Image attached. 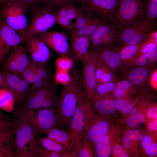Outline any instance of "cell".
I'll use <instances>...</instances> for the list:
<instances>
[{"label":"cell","mask_w":157,"mask_h":157,"mask_svg":"<svg viewBox=\"0 0 157 157\" xmlns=\"http://www.w3.org/2000/svg\"><path fill=\"white\" fill-rule=\"evenodd\" d=\"M80 78L78 72L73 70L70 81L65 85L58 98L57 113L62 128L68 127L79 101L86 94Z\"/></svg>","instance_id":"1"},{"label":"cell","mask_w":157,"mask_h":157,"mask_svg":"<svg viewBox=\"0 0 157 157\" xmlns=\"http://www.w3.org/2000/svg\"><path fill=\"white\" fill-rule=\"evenodd\" d=\"M14 116V157H38V143L35 138L38 134L36 129L26 119Z\"/></svg>","instance_id":"2"},{"label":"cell","mask_w":157,"mask_h":157,"mask_svg":"<svg viewBox=\"0 0 157 157\" xmlns=\"http://www.w3.org/2000/svg\"><path fill=\"white\" fill-rule=\"evenodd\" d=\"M82 107L84 138L94 146L107 133L111 126L110 124L105 116L95 111L87 98L84 101Z\"/></svg>","instance_id":"3"},{"label":"cell","mask_w":157,"mask_h":157,"mask_svg":"<svg viewBox=\"0 0 157 157\" xmlns=\"http://www.w3.org/2000/svg\"><path fill=\"white\" fill-rule=\"evenodd\" d=\"M56 84L37 89L31 86L19 109L30 110L40 108L57 110L58 97Z\"/></svg>","instance_id":"4"},{"label":"cell","mask_w":157,"mask_h":157,"mask_svg":"<svg viewBox=\"0 0 157 157\" xmlns=\"http://www.w3.org/2000/svg\"><path fill=\"white\" fill-rule=\"evenodd\" d=\"M14 115L22 117L28 121L38 133H45L53 128H62L57 111L40 108L36 110L18 109Z\"/></svg>","instance_id":"5"},{"label":"cell","mask_w":157,"mask_h":157,"mask_svg":"<svg viewBox=\"0 0 157 157\" xmlns=\"http://www.w3.org/2000/svg\"><path fill=\"white\" fill-rule=\"evenodd\" d=\"M119 3L111 21L118 29L143 20L145 9L143 0H120Z\"/></svg>","instance_id":"6"},{"label":"cell","mask_w":157,"mask_h":157,"mask_svg":"<svg viewBox=\"0 0 157 157\" xmlns=\"http://www.w3.org/2000/svg\"><path fill=\"white\" fill-rule=\"evenodd\" d=\"M154 25H150L143 20L133 25L118 29L115 43L118 48L126 45L141 43L147 39L149 33L155 30Z\"/></svg>","instance_id":"7"},{"label":"cell","mask_w":157,"mask_h":157,"mask_svg":"<svg viewBox=\"0 0 157 157\" xmlns=\"http://www.w3.org/2000/svg\"><path fill=\"white\" fill-rule=\"evenodd\" d=\"M55 13L49 6L34 7L32 12V19L27 26L24 39L48 31L49 28L56 24Z\"/></svg>","instance_id":"8"},{"label":"cell","mask_w":157,"mask_h":157,"mask_svg":"<svg viewBox=\"0 0 157 157\" xmlns=\"http://www.w3.org/2000/svg\"><path fill=\"white\" fill-rule=\"evenodd\" d=\"M82 10L90 16L96 15L103 21L111 22L120 0H82Z\"/></svg>","instance_id":"9"},{"label":"cell","mask_w":157,"mask_h":157,"mask_svg":"<svg viewBox=\"0 0 157 157\" xmlns=\"http://www.w3.org/2000/svg\"><path fill=\"white\" fill-rule=\"evenodd\" d=\"M24 43L11 49L4 62L2 69L22 77L30 60L29 51Z\"/></svg>","instance_id":"10"},{"label":"cell","mask_w":157,"mask_h":157,"mask_svg":"<svg viewBox=\"0 0 157 157\" xmlns=\"http://www.w3.org/2000/svg\"><path fill=\"white\" fill-rule=\"evenodd\" d=\"M98 58L93 51H88L81 59L83 85L88 99L95 91L97 85L96 68Z\"/></svg>","instance_id":"11"},{"label":"cell","mask_w":157,"mask_h":157,"mask_svg":"<svg viewBox=\"0 0 157 157\" xmlns=\"http://www.w3.org/2000/svg\"><path fill=\"white\" fill-rule=\"evenodd\" d=\"M25 39L0 18V66L6 54L13 47L24 42Z\"/></svg>","instance_id":"12"},{"label":"cell","mask_w":157,"mask_h":157,"mask_svg":"<svg viewBox=\"0 0 157 157\" xmlns=\"http://www.w3.org/2000/svg\"><path fill=\"white\" fill-rule=\"evenodd\" d=\"M39 38L47 47L60 56L69 57L70 50L67 36L62 32L47 31Z\"/></svg>","instance_id":"13"},{"label":"cell","mask_w":157,"mask_h":157,"mask_svg":"<svg viewBox=\"0 0 157 157\" xmlns=\"http://www.w3.org/2000/svg\"><path fill=\"white\" fill-rule=\"evenodd\" d=\"M87 98L86 96H84L80 99L68 127L69 138L76 151L81 141L84 138L82 105L84 101Z\"/></svg>","instance_id":"14"},{"label":"cell","mask_w":157,"mask_h":157,"mask_svg":"<svg viewBox=\"0 0 157 157\" xmlns=\"http://www.w3.org/2000/svg\"><path fill=\"white\" fill-rule=\"evenodd\" d=\"M28 47L31 61L46 62L52 54L48 47L36 35L26 38L24 42Z\"/></svg>","instance_id":"15"},{"label":"cell","mask_w":157,"mask_h":157,"mask_svg":"<svg viewBox=\"0 0 157 157\" xmlns=\"http://www.w3.org/2000/svg\"><path fill=\"white\" fill-rule=\"evenodd\" d=\"M120 133L118 127L110 126L107 133L94 146L96 157H108L111 154L113 147L116 144Z\"/></svg>","instance_id":"16"},{"label":"cell","mask_w":157,"mask_h":157,"mask_svg":"<svg viewBox=\"0 0 157 157\" xmlns=\"http://www.w3.org/2000/svg\"><path fill=\"white\" fill-rule=\"evenodd\" d=\"M118 48L111 47L94 48L92 50L97 55L99 59L112 71L122 68Z\"/></svg>","instance_id":"17"},{"label":"cell","mask_w":157,"mask_h":157,"mask_svg":"<svg viewBox=\"0 0 157 157\" xmlns=\"http://www.w3.org/2000/svg\"><path fill=\"white\" fill-rule=\"evenodd\" d=\"M81 8L75 6L70 5L63 6L59 9L55 13L56 24H59L62 27L71 30L73 28L74 20L76 21Z\"/></svg>","instance_id":"18"},{"label":"cell","mask_w":157,"mask_h":157,"mask_svg":"<svg viewBox=\"0 0 157 157\" xmlns=\"http://www.w3.org/2000/svg\"><path fill=\"white\" fill-rule=\"evenodd\" d=\"M88 100L93 108L105 116L113 114L116 110L111 99L102 96L95 91L91 94Z\"/></svg>","instance_id":"19"},{"label":"cell","mask_w":157,"mask_h":157,"mask_svg":"<svg viewBox=\"0 0 157 157\" xmlns=\"http://www.w3.org/2000/svg\"><path fill=\"white\" fill-rule=\"evenodd\" d=\"M70 41L72 49V58L76 61L81 60L88 51L91 43L90 37L85 35L72 34Z\"/></svg>","instance_id":"20"},{"label":"cell","mask_w":157,"mask_h":157,"mask_svg":"<svg viewBox=\"0 0 157 157\" xmlns=\"http://www.w3.org/2000/svg\"><path fill=\"white\" fill-rule=\"evenodd\" d=\"M0 15L9 26L20 35L15 13V0H11L6 3L0 9Z\"/></svg>","instance_id":"21"},{"label":"cell","mask_w":157,"mask_h":157,"mask_svg":"<svg viewBox=\"0 0 157 157\" xmlns=\"http://www.w3.org/2000/svg\"><path fill=\"white\" fill-rule=\"evenodd\" d=\"M147 66L132 69L128 73L126 80L135 87L144 84L152 72L150 68Z\"/></svg>","instance_id":"22"},{"label":"cell","mask_w":157,"mask_h":157,"mask_svg":"<svg viewBox=\"0 0 157 157\" xmlns=\"http://www.w3.org/2000/svg\"><path fill=\"white\" fill-rule=\"evenodd\" d=\"M44 134L46 135V137L65 146L67 149H74L69 138L68 129L53 128Z\"/></svg>","instance_id":"23"},{"label":"cell","mask_w":157,"mask_h":157,"mask_svg":"<svg viewBox=\"0 0 157 157\" xmlns=\"http://www.w3.org/2000/svg\"><path fill=\"white\" fill-rule=\"evenodd\" d=\"M146 40L138 44L126 45L119 48V55L122 68L126 67L144 45Z\"/></svg>","instance_id":"24"},{"label":"cell","mask_w":157,"mask_h":157,"mask_svg":"<svg viewBox=\"0 0 157 157\" xmlns=\"http://www.w3.org/2000/svg\"><path fill=\"white\" fill-rule=\"evenodd\" d=\"M117 28L111 22H104L90 37V42L94 48L103 47L102 39L107 33Z\"/></svg>","instance_id":"25"},{"label":"cell","mask_w":157,"mask_h":157,"mask_svg":"<svg viewBox=\"0 0 157 157\" xmlns=\"http://www.w3.org/2000/svg\"><path fill=\"white\" fill-rule=\"evenodd\" d=\"M97 85L115 81V76L112 71L105 65L98 58L96 68Z\"/></svg>","instance_id":"26"},{"label":"cell","mask_w":157,"mask_h":157,"mask_svg":"<svg viewBox=\"0 0 157 157\" xmlns=\"http://www.w3.org/2000/svg\"><path fill=\"white\" fill-rule=\"evenodd\" d=\"M15 100L12 92L7 88H0V109L7 112L14 109Z\"/></svg>","instance_id":"27"},{"label":"cell","mask_w":157,"mask_h":157,"mask_svg":"<svg viewBox=\"0 0 157 157\" xmlns=\"http://www.w3.org/2000/svg\"><path fill=\"white\" fill-rule=\"evenodd\" d=\"M94 15L88 16L81 9L76 22L71 30L72 34L76 33L80 35H85L91 18Z\"/></svg>","instance_id":"28"},{"label":"cell","mask_w":157,"mask_h":157,"mask_svg":"<svg viewBox=\"0 0 157 157\" xmlns=\"http://www.w3.org/2000/svg\"><path fill=\"white\" fill-rule=\"evenodd\" d=\"M135 87L133 85L127 80H123L116 83L113 94L115 98H127L129 92H133Z\"/></svg>","instance_id":"29"},{"label":"cell","mask_w":157,"mask_h":157,"mask_svg":"<svg viewBox=\"0 0 157 157\" xmlns=\"http://www.w3.org/2000/svg\"><path fill=\"white\" fill-rule=\"evenodd\" d=\"M157 61V50L143 55L137 58L127 68L148 66Z\"/></svg>","instance_id":"30"},{"label":"cell","mask_w":157,"mask_h":157,"mask_svg":"<svg viewBox=\"0 0 157 157\" xmlns=\"http://www.w3.org/2000/svg\"><path fill=\"white\" fill-rule=\"evenodd\" d=\"M14 134L0 139V157H14Z\"/></svg>","instance_id":"31"},{"label":"cell","mask_w":157,"mask_h":157,"mask_svg":"<svg viewBox=\"0 0 157 157\" xmlns=\"http://www.w3.org/2000/svg\"><path fill=\"white\" fill-rule=\"evenodd\" d=\"M37 142L47 149L59 153L60 155L67 148L65 146L47 137L40 138L37 140Z\"/></svg>","instance_id":"32"},{"label":"cell","mask_w":157,"mask_h":157,"mask_svg":"<svg viewBox=\"0 0 157 157\" xmlns=\"http://www.w3.org/2000/svg\"><path fill=\"white\" fill-rule=\"evenodd\" d=\"M143 136L141 132L138 129L135 128L128 131L122 138L124 148L125 149H129L133 141H140Z\"/></svg>","instance_id":"33"},{"label":"cell","mask_w":157,"mask_h":157,"mask_svg":"<svg viewBox=\"0 0 157 157\" xmlns=\"http://www.w3.org/2000/svg\"><path fill=\"white\" fill-rule=\"evenodd\" d=\"M23 78H21L14 95L15 102L19 107H21L22 103L31 88V86Z\"/></svg>","instance_id":"34"},{"label":"cell","mask_w":157,"mask_h":157,"mask_svg":"<svg viewBox=\"0 0 157 157\" xmlns=\"http://www.w3.org/2000/svg\"><path fill=\"white\" fill-rule=\"evenodd\" d=\"M157 17V0H150L145 10L143 21L147 24L153 25Z\"/></svg>","instance_id":"35"},{"label":"cell","mask_w":157,"mask_h":157,"mask_svg":"<svg viewBox=\"0 0 157 157\" xmlns=\"http://www.w3.org/2000/svg\"><path fill=\"white\" fill-rule=\"evenodd\" d=\"M129 113V116L127 118L126 121L128 125L131 128H136L145 120V116L137 108H133Z\"/></svg>","instance_id":"36"},{"label":"cell","mask_w":157,"mask_h":157,"mask_svg":"<svg viewBox=\"0 0 157 157\" xmlns=\"http://www.w3.org/2000/svg\"><path fill=\"white\" fill-rule=\"evenodd\" d=\"M79 157H92L94 154V147L90 141L83 138L76 149Z\"/></svg>","instance_id":"37"},{"label":"cell","mask_w":157,"mask_h":157,"mask_svg":"<svg viewBox=\"0 0 157 157\" xmlns=\"http://www.w3.org/2000/svg\"><path fill=\"white\" fill-rule=\"evenodd\" d=\"M1 72L4 78L6 88L10 90L14 95L21 78L14 74L2 69Z\"/></svg>","instance_id":"38"},{"label":"cell","mask_w":157,"mask_h":157,"mask_svg":"<svg viewBox=\"0 0 157 157\" xmlns=\"http://www.w3.org/2000/svg\"><path fill=\"white\" fill-rule=\"evenodd\" d=\"M107 98L113 101L116 109L123 114L129 113L133 108V103L127 98H119L111 97Z\"/></svg>","instance_id":"39"},{"label":"cell","mask_w":157,"mask_h":157,"mask_svg":"<svg viewBox=\"0 0 157 157\" xmlns=\"http://www.w3.org/2000/svg\"><path fill=\"white\" fill-rule=\"evenodd\" d=\"M141 141L142 146L148 155L154 156L157 155V144L154 142L151 137L148 135L143 136Z\"/></svg>","instance_id":"40"},{"label":"cell","mask_w":157,"mask_h":157,"mask_svg":"<svg viewBox=\"0 0 157 157\" xmlns=\"http://www.w3.org/2000/svg\"><path fill=\"white\" fill-rule=\"evenodd\" d=\"M116 83L111 81L96 85L95 92L99 95L105 97H110L115 89Z\"/></svg>","instance_id":"41"},{"label":"cell","mask_w":157,"mask_h":157,"mask_svg":"<svg viewBox=\"0 0 157 157\" xmlns=\"http://www.w3.org/2000/svg\"><path fill=\"white\" fill-rule=\"evenodd\" d=\"M157 50V44L147 39L143 46L137 53L125 68H127L137 58L144 54Z\"/></svg>","instance_id":"42"},{"label":"cell","mask_w":157,"mask_h":157,"mask_svg":"<svg viewBox=\"0 0 157 157\" xmlns=\"http://www.w3.org/2000/svg\"><path fill=\"white\" fill-rule=\"evenodd\" d=\"M36 67L35 62H29L24 71L22 78L29 85H32L36 75Z\"/></svg>","instance_id":"43"},{"label":"cell","mask_w":157,"mask_h":157,"mask_svg":"<svg viewBox=\"0 0 157 157\" xmlns=\"http://www.w3.org/2000/svg\"><path fill=\"white\" fill-rule=\"evenodd\" d=\"M36 76L42 80L50 82V74L46 65V62H35Z\"/></svg>","instance_id":"44"},{"label":"cell","mask_w":157,"mask_h":157,"mask_svg":"<svg viewBox=\"0 0 157 157\" xmlns=\"http://www.w3.org/2000/svg\"><path fill=\"white\" fill-rule=\"evenodd\" d=\"M57 69L69 71L73 65L72 59L69 57L60 56L55 61Z\"/></svg>","instance_id":"45"},{"label":"cell","mask_w":157,"mask_h":157,"mask_svg":"<svg viewBox=\"0 0 157 157\" xmlns=\"http://www.w3.org/2000/svg\"><path fill=\"white\" fill-rule=\"evenodd\" d=\"M76 0H41V1L44 3L46 6H49L53 10H58L64 6L70 5H74ZM75 6V5H74Z\"/></svg>","instance_id":"46"},{"label":"cell","mask_w":157,"mask_h":157,"mask_svg":"<svg viewBox=\"0 0 157 157\" xmlns=\"http://www.w3.org/2000/svg\"><path fill=\"white\" fill-rule=\"evenodd\" d=\"M104 22L101 18L95 15L92 17L87 28L85 35L90 37Z\"/></svg>","instance_id":"47"},{"label":"cell","mask_w":157,"mask_h":157,"mask_svg":"<svg viewBox=\"0 0 157 157\" xmlns=\"http://www.w3.org/2000/svg\"><path fill=\"white\" fill-rule=\"evenodd\" d=\"M70 79V75L68 71L56 69L54 76L56 83L65 85L69 83Z\"/></svg>","instance_id":"48"},{"label":"cell","mask_w":157,"mask_h":157,"mask_svg":"<svg viewBox=\"0 0 157 157\" xmlns=\"http://www.w3.org/2000/svg\"><path fill=\"white\" fill-rule=\"evenodd\" d=\"M16 118L7 117L0 119V132L13 129L15 126Z\"/></svg>","instance_id":"49"},{"label":"cell","mask_w":157,"mask_h":157,"mask_svg":"<svg viewBox=\"0 0 157 157\" xmlns=\"http://www.w3.org/2000/svg\"><path fill=\"white\" fill-rule=\"evenodd\" d=\"M38 157H60V155L47 149L38 143Z\"/></svg>","instance_id":"50"},{"label":"cell","mask_w":157,"mask_h":157,"mask_svg":"<svg viewBox=\"0 0 157 157\" xmlns=\"http://www.w3.org/2000/svg\"><path fill=\"white\" fill-rule=\"evenodd\" d=\"M113 156L114 157H128V154L126 149L119 144H116L113 147L111 151Z\"/></svg>","instance_id":"51"},{"label":"cell","mask_w":157,"mask_h":157,"mask_svg":"<svg viewBox=\"0 0 157 157\" xmlns=\"http://www.w3.org/2000/svg\"><path fill=\"white\" fill-rule=\"evenodd\" d=\"M157 108L156 106H150L147 110L146 115L147 117L151 119H157Z\"/></svg>","instance_id":"52"},{"label":"cell","mask_w":157,"mask_h":157,"mask_svg":"<svg viewBox=\"0 0 157 157\" xmlns=\"http://www.w3.org/2000/svg\"><path fill=\"white\" fill-rule=\"evenodd\" d=\"M60 157H78L77 151L74 149H66L60 155Z\"/></svg>","instance_id":"53"},{"label":"cell","mask_w":157,"mask_h":157,"mask_svg":"<svg viewBox=\"0 0 157 157\" xmlns=\"http://www.w3.org/2000/svg\"><path fill=\"white\" fill-rule=\"evenodd\" d=\"M149 83L154 88H157V70L155 69L152 72L150 76Z\"/></svg>","instance_id":"54"},{"label":"cell","mask_w":157,"mask_h":157,"mask_svg":"<svg viewBox=\"0 0 157 157\" xmlns=\"http://www.w3.org/2000/svg\"><path fill=\"white\" fill-rule=\"evenodd\" d=\"M157 31L155 30L150 32L148 35L147 39L157 44Z\"/></svg>","instance_id":"55"},{"label":"cell","mask_w":157,"mask_h":157,"mask_svg":"<svg viewBox=\"0 0 157 157\" xmlns=\"http://www.w3.org/2000/svg\"><path fill=\"white\" fill-rule=\"evenodd\" d=\"M14 133L13 129L4 131L0 132V139L7 137Z\"/></svg>","instance_id":"56"},{"label":"cell","mask_w":157,"mask_h":157,"mask_svg":"<svg viewBox=\"0 0 157 157\" xmlns=\"http://www.w3.org/2000/svg\"><path fill=\"white\" fill-rule=\"evenodd\" d=\"M149 128L151 130L154 131L157 130V119H153L150 122L148 125Z\"/></svg>","instance_id":"57"},{"label":"cell","mask_w":157,"mask_h":157,"mask_svg":"<svg viewBox=\"0 0 157 157\" xmlns=\"http://www.w3.org/2000/svg\"><path fill=\"white\" fill-rule=\"evenodd\" d=\"M22 3H23L28 6L30 5L36 4L39 2H41V0H17Z\"/></svg>","instance_id":"58"},{"label":"cell","mask_w":157,"mask_h":157,"mask_svg":"<svg viewBox=\"0 0 157 157\" xmlns=\"http://www.w3.org/2000/svg\"><path fill=\"white\" fill-rule=\"evenodd\" d=\"M6 85L4 78L2 74L0 72V88H6Z\"/></svg>","instance_id":"59"},{"label":"cell","mask_w":157,"mask_h":157,"mask_svg":"<svg viewBox=\"0 0 157 157\" xmlns=\"http://www.w3.org/2000/svg\"><path fill=\"white\" fill-rule=\"evenodd\" d=\"M11 0H0V9L7 3Z\"/></svg>","instance_id":"60"},{"label":"cell","mask_w":157,"mask_h":157,"mask_svg":"<svg viewBox=\"0 0 157 157\" xmlns=\"http://www.w3.org/2000/svg\"><path fill=\"white\" fill-rule=\"evenodd\" d=\"M7 117L6 115L0 110V119Z\"/></svg>","instance_id":"61"},{"label":"cell","mask_w":157,"mask_h":157,"mask_svg":"<svg viewBox=\"0 0 157 157\" xmlns=\"http://www.w3.org/2000/svg\"></svg>","instance_id":"62"}]
</instances>
